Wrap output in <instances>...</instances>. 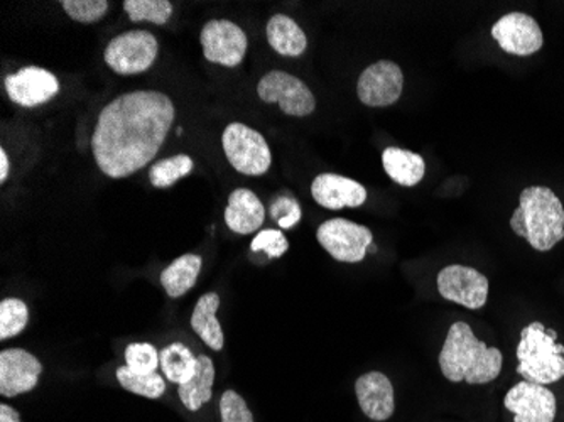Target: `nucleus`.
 Here are the masks:
<instances>
[{"label": "nucleus", "mask_w": 564, "mask_h": 422, "mask_svg": "<svg viewBox=\"0 0 564 422\" xmlns=\"http://www.w3.org/2000/svg\"><path fill=\"white\" fill-rule=\"evenodd\" d=\"M173 100L156 90L129 91L100 112L91 151L109 178H128L156 157L175 124Z\"/></svg>", "instance_id": "f257e3e1"}, {"label": "nucleus", "mask_w": 564, "mask_h": 422, "mask_svg": "<svg viewBox=\"0 0 564 422\" xmlns=\"http://www.w3.org/2000/svg\"><path fill=\"white\" fill-rule=\"evenodd\" d=\"M502 364L500 349L480 342L469 324H452L440 354L441 371L450 382L490 384L499 377Z\"/></svg>", "instance_id": "f03ea898"}, {"label": "nucleus", "mask_w": 564, "mask_h": 422, "mask_svg": "<svg viewBox=\"0 0 564 422\" xmlns=\"http://www.w3.org/2000/svg\"><path fill=\"white\" fill-rule=\"evenodd\" d=\"M510 229L534 251H551L564 238L563 203L546 186H529L519 198Z\"/></svg>", "instance_id": "7ed1b4c3"}, {"label": "nucleus", "mask_w": 564, "mask_h": 422, "mask_svg": "<svg viewBox=\"0 0 564 422\" xmlns=\"http://www.w3.org/2000/svg\"><path fill=\"white\" fill-rule=\"evenodd\" d=\"M557 333L548 332L543 323L526 326L517 346V374L539 386L554 384L564 377V346L556 342Z\"/></svg>", "instance_id": "20e7f679"}, {"label": "nucleus", "mask_w": 564, "mask_h": 422, "mask_svg": "<svg viewBox=\"0 0 564 422\" xmlns=\"http://www.w3.org/2000/svg\"><path fill=\"white\" fill-rule=\"evenodd\" d=\"M223 153L233 168L245 176H263L273 164L269 144L261 132L241 122L226 125L222 135Z\"/></svg>", "instance_id": "39448f33"}, {"label": "nucleus", "mask_w": 564, "mask_h": 422, "mask_svg": "<svg viewBox=\"0 0 564 422\" xmlns=\"http://www.w3.org/2000/svg\"><path fill=\"white\" fill-rule=\"evenodd\" d=\"M159 43L150 31H128L113 37L103 53L107 65L119 75L144 74L156 62Z\"/></svg>", "instance_id": "423d86ee"}, {"label": "nucleus", "mask_w": 564, "mask_h": 422, "mask_svg": "<svg viewBox=\"0 0 564 422\" xmlns=\"http://www.w3.org/2000/svg\"><path fill=\"white\" fill-rule=\"evenodd\" d=\"M257 96L264 103H277L286 115L308 116L317 109V99L308 85L279 69L261 78Z\"/></svg>", "instance_id": "0eeeda50"}, {"label": "nucleus", "mask_w": 564, "mask_h": 422, "mask_svg": "<svg viewBox=\"0 0 564 422\" xmlns=\"http://www.w3.org/2000/svg\"><path fill=\"white\" fill-rule=\"evenodd\" d=\"M317 238L321 247L339 263H362L372 245L371 230L345 219L321 223L318 226Z\"/></svg>", "instance_id": "6e6552de"}, {"label": "nucleus", "mask_w": 564, "mask_h": 422, "mask_svg": "<svg viewBox=\"0 0 564 422\" xmlns=\"http://www.w3.org/2000/svg\"><path fill=\"white\" fill-rule=\"evenodd\" d=\"M200 41L204 58L226 68L241 65L247 53V34L235 22L226 19L207 22L201 30Z\"/></svg>", "instance_id": "1a4fd4ad"}, {"label": "nucleus", "mask_w": 564, "mask_h": 422, "mask_svg": "<svg viewBox=\"0 0 564 422\" xmlns=\"http://www.w3.org/2000/svg\"><path fill=\"white\" fill-rule=\"evenodd\" d=\"M405 74L394 62H377L362 71L357 84V96L367 107H390L401 99Z\"/></svg>", "instance_id": "9d476101"}, {"label": "nucleus", "mask_w": 564, "mask_h": 422, "mask_svg": "<svg viewBox=\"0 0 564 422\" xmlns=\"http://www.w3.org/2000/svg\"><path fill=\"white\" fill-rule=\"evenodd\" d=\"M438 291L468 310H480L488 298V279L474 267L449 266L438 276Z\"/></svg>", "instance_id": "9b49d317"}, {"label": "nucleus", "mask_w": 564, "mask_h": 422, "mask_svg": "<svg viewBox=\"0 0 564 422\" xmlns=\"http://www.w3.org/2000/svg\"><path fill=\"white\" fill-rule=\"evenodd\" d=\"M491 37L504 52L513 56H531L543 48V31L538 21L524 12H510L491 27Z\"/></svg>", "instance_id": "f8f14e48"}, {"label": "nucleus", "mask_w": 564, "mask_h": 422, "mask_svg": "<svg viewBox=\"0 0 564 422\" xmlns=\"http://www.w3.org/2000/svg\"><path fill=\"white\" fill-rule=\"evenodd\" d=\"M507 411L513 412V422H554L556 397L548 387L522 380L504 399Z\"/></svg>", "instance_id": "ddd939ff"}, {"label": "nucleus", "mask_w": 564, "mask_h": 422, "mask_svg": "<svg viewBox=\"0 0 564 422\" xmlns=\"http://www.w3.org/2000/svg\"><path fill=\"white\" fill-rule=\"evenodd\" d=\"M5 91L11 102L33 109L58 96L59 81L48 69L27 66L5 78Z\"/></svg>", "instance_id": "4468645a"}, {"label": "nucleus", "mask_w": 564, "mask_h": 422, "mask_svg": "<svg viewBox=\"0 0 564 422\" xmlns=\"http://www.w3.org/2000/svg\"><path fill=\"white\" fill-rule=\"evenodd\" d=\"M43 365L22 348L4 349L0 354V393L15 397L33 390L40 382Z\"/></svg>", "instance_id": "2eb2a0df"}, {"label": "nucleus", "mask_w": 564, "mask_h": 422, "mask_svg": "<svg viewBox=\"0 0 564 422\" xmlns=\"http://www.w3.org/2000/svg\"><path fill=\"white\" fill-rule=\"evenodd\" d=\"M311 197L321 208L343 210L362 207L367 201V190L355 179L335 173H323L314 178Z\"/></svg>", "instance_id": "dca6fc26"}, {"label": "nucleus", "mask_w": 564, "mask_h": 422, "mask_svg": "<svg viewBox=\"0 0 564 422\" xmlns=\"http://www.w3.org/2000/svg\"><path fill=\"white\" fill-rule=\"evenodd\" d=\"M358 406L372 421L383 422L392 418L396 411L394 387L386 375L380 371H368L355 384Z\"/></svg>", "instance_id": "f3484780"}, {"label": "nucleus", "mask_w": 564, "mask_h": 422, "mask_svg": "<svg viewBox=\"0 0 564 422\" xmlns=\"http://www.w3.org/2000/svg\"><path fill=\"white\" fill-rule=\"evenodd\" d=\"M266 208L254 191L239 188L229 197L225 208V222L232 232L251 235L263 226Z\"/></svg>", "instance_id": "a211bd4d"}, {"label": "nucleus", "mask_w": 564, "mask_h": 422, "mask_svg": "<svg viewBox=\"0 0 564 422\" xmlns=\"http://www.w3.org/2000/svg\"><path fill=\"white\" fill-rule=\"evenodd\" d=\"M270 48L280 56L298 58L307 52L308 37L295 19L285 14H276L269 19L266 27Z\"/></svg>", "instance_id": "6ab92c4d"}, {"label": "nucleus", "mask_w": 564, "mask_h": 422, "mask_svg": "<svg viewBox=\"0 0 564 422\" xmlns=\"http://www.w3.org/2000/svg\"><path fill=\"white\" fill-rule=\"evenodd\" d=\"M384 169L394 182L401 186L419 185L427 173V163L419 154L401 147H387L383 154Z\"/></svg>", "instance_id": "aec40b11"}, {"label": "nucleus", "mask_w": 564, "mask_h": 422, "mask_svg": "<svg viewBox=\"0 0 564 422\" xmlns=\"http://www.w3.org/2000/svg\"><path fill=\"white\" fill-rule=\"evenodd\" d=\"M215 382V367L207 355L197 357V368L188 382L178 386V396L188 411H200L201 406L211 401V390Z\"/></svg>", "instance_id": "412c9836"}, {"label": "nucleus", "mask_w": 564, "mask_h": 422, "mask_svg": "<svg viewBox=\"0 0 564 422\" xmlns=\"http://www.w3.org/2000/svg\"><path fill=\"white\" fill-rule=\"evenodd\" d=\"M219 307V295L217 292H207V295L198 299L193 316H191L193 332L215 352H220L223 348V343H225L222 326H220V321L217 320Z\"/></svg>", "instance_id": "4be33fe9"}, {"label": "nucleus", "mask_w": 564, "mask_h": 422, "mask_svg": "<svg viewBox=\"0 0 564 422\" xmlns=\"http://www.w3.org/2000/svg\"><path fill=\"white\" fill-rule=\"evenodd\" d=\"M201 270L200 255H181L175 263L169 264L161 273V285L168 292L169 298H181L197 285Z\"/></svg>", "instance_id": "5701e85b"}, {"label": "nucleus", "mask_w": 564, "mask_h": 422, "mask_svg": "<svg viewBox=\"0 0 564 422\" xmlns=\"http://www.w3.org/2000/svg\"><path fill=\"white\" fill-rule=\"evenodd\" d=\"M159 365L169 382L181 386L193 377L197 357L183 343H173V345L161 349Z\"/></svg>", "instance_id": "b1692460"}, {"label": "nucleus", "mask_w": 564, "mask_h": 422, "mask_svg": "<svg viewBox=\"0 0 564 422\" xmlns=\"http://www.w3.org/2000/svg\"><path fill=\"white\" fill-rule=\"evenodd\" d=\"M191 171H193V159L186 154H178V156L166 157V159L154 164L150 171V179L154 188L164 190V188L176 185L179 179L190 175Z\"/></svg>", "instance_id": "393cba45"}, {"label": "nucleus", "mask_w": 564, "mask_h": 422, "mask_svg": "<svg viewBox=\"0 0 564 422\" xmlns=\"http://www.w3.org/2000/svg\"><path fill=\"white\" fill-rule=\"evenodd\" d=\"M117 379L129 392L147 397V399H159L166 392V382L157 371L150 375L135 374L125 365L117 370Z\"/></svg>", "instance_id": "a878e982"}, {"label": "nucleus", "mask_w": 564, "mask_h": 422, "mask_svg": "<svg viewBox=\"0 0 564 422\" xmlns=\"http://www.w3.org/2000/svg\"><path fill=\"white\" fill-rule=\"evenodd\" d=\"M124 11L131 21L153 22L163 26L173 15V4L168 0H125Z\"/></svg>", "instance_id": "bb28decb"}, {"label": "nucleus", "mask_w": 564, "mask_h": 422, "mask_svg": "<svg viewBox=\"0 0 564 422\" xmlns=\"http://www.w3.org/2000/svg\"><path fill=\"white\" fill-rule=\"evenodd\" d=\"M30 320L26 302L21 299H4L0 302V338L8 340L26 327Z\"/></svg>", "instance_id": "cd10ccee"}, {"label": "nucleus", "mask_w": 564, "mask_h": 422, "mask_svg": "<svg viewBox=\"0 0 564 422\" xmlns=\"http://www.w3.org/2000/svg\"><path fill=\"white\" fill-rule=\"evenodd\" d=\"M125 364L135 374H156L159 352L151 343H132L125 348Z\"/></svg>", "instance_id": "c85d7f7f"}, {"label": "nucleus", "mask_w": 564, "mask_h": 422, "mask_svg": "<svg viewBox=\"0 0 564 422\" xmlns=\"http://www.w3.org/2000/svg\"><path fill=\"white\" fill-rule=\"evenodd\" d=\"M62 5L74 21L91 24L107 14L110 4L107 0H63Z\"/></svg>", "instance_id": "c756f323"}, {"label": "nucleus", "mask_w": 564, "mask_h": 422, "mask_svg": "<svg viewBox=\"0 0 564 422\" xmlns=\"http://www.w3.org/2000/svg\"><path fill=\"white\" fill-rule=\"evenodd\" d=\"M251 248L252 252H264L270 259H279L288 252L289 242L280 230L267 229L257 233V237L252 241Z\"/></svg>", "instance_id": "7c9ffc66"}, {"label": "nucleus", "mask_w": 564, "mask_h": 422, "mask_svg": "<svg viewBox=\"0 0 564 422\" xmlns=\"http://www.w3.org/2000/svg\"><path fill=\"white\" fill-rule=\"evenodd\" d=\"M220 414H222V422H254L244 397L233 390H226L223 393L222 401H220Z\"/></svg>", "instance_id": "2f4dec72"}, {"label": "nucleus", "mask_w": 564, "mask_h": 422, "mask_svg": "<svg viewBox=\"0 0 564 422\" xmlns=\"http://www.w3.org/2000/svg\"><path fill=\"white\" fill-rule=\"evenodd\" d=\"M270 216L279 223L280 229H292L298 225L302 213L298 201L289 197H279L270 204Z\"/></svg>", "instance_id": "473e14b6"}, {"label": "nucleus", "mask_w": 564, "mask_h": 422, "mask_svg": "<svg viewBox=\"0 0 564 422\" xmlns=\"http://www.w3.org/2000/svg\"><path fill=\"white\" fill-rule=\"evenodd\" d=\"M0 422H21L18 411L9 406H0Z\"/></svg>", "instance_id": "72a5a7b5"}, {"label": "nucleus", "mask_w": 564, "mask_h": 422, "mask_svg": "<svg viewBox=\"0 0 564 422\" xmlns=\"http://www.w3.org/2000/svg\"><path fill=\"white\" fill-rule=\"evenodd\" d=\"M9 171H11V164H9L8 153L0 149V182L8 181Z\"/></svg>", "instance_id": "f704fd0d"}]
</instances>
